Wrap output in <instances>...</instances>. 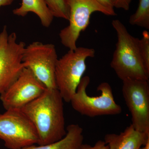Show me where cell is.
I'll list each match as a JSON object with an SVG mask.
<instances>
[{
  "mask_svg": "<svg viewBox=\"0 0 149 149\" xmlns=\"http://www.w3.org/2000/svg\"><path fill=\"white\" fill-rule=\"evenodd\" d=\"M54 17L68 20L69 8L67 0H44Z\"/></svg>",
  "mask_w": 149,
  "mask_h": 149,
  "instance_id": "15",
  "label": "cell"
},
{
  "mask_svg": "<svg viewBox=\"0 0 149 149\" xmlns=\"http://www.w3.org/2000/svg\"><path fill=\"white\" fill-rule=\"evenodd\" d=\"M58 58L53 44L34 42L26 46L22 61L48 89H57L56 65Z\"/></svg>",
  "mask_w": 149,
  "mask_h": 149,
  "instance_id": "8",
  "label": "cell"
},
{
  "mask_svg": "<svg viewBox=\"0 0 149 149\" xmlns=\"http://www.w3.org/2000/svg\"><path fill=\"white\" fill-rule=\"evenodd\" d=\"M122 81L123 95L131 115V124L139 132L149 134V81Z\"/></svg>",
  "mask_w": 149,
  "mask_h": 149,
  "instance_id": "9",
  "label": "cell"
},
{
  "mask_svg": "<svg viewBox=\"0 0 149 149\" xmlns=\"http://www.w3.org/2000/svg\"><path fill=\"white\" fill-rule=\"evenodd\" d=\"M142 38L139 39V48L141 58L144 66L149 72V33L145 30L142 33Z\"/></svg>",
  "mask_w": 149,
  "mask_h": 149,
  "instance_id": "16",
  "label": "cell"
},
{
  "mask_svg": "<svg viewBox=\"0 0 149 149\" xmlns=\"http://www.w3.org/2000/svg\"><path fill=\"white\" fill-rule=\"evenodd\" d=\"M30 12L39 17L44 27H49L53 20L54 17L44 0H22L21 6L13 10L14 14L22 17Z\"/></svg>",
  "mask_w": 149,
  "mask_h": 149,
  "instance_id": "13",
  "label": "cell"
},
{
  "mask_svg": "<svg viewBox=\"0 0 149 149\" xmlns=\"http://www.w3.org/2000/svg\"><path fill=\"white\" fill-rule=\"evenodd\" d=\"M94 49L79 47L58 59L56 65L55 80L57 90L63 101L70 102L86 71V60L94 57Z\"/></svg>",
  "mask_w": 149,
  "mask_h": 149,
  "instance_id": "3",
  "label": "cell"
},
{
  "mask_svg": "<svg viewBox=\"0 0 149 149\" xmlns=\"http://www.w3.org/2000/svg\"><path fill=\"white\" fill-rule=\"evenodd\" d=\"M69 8V24L59 34L63 45L69 50L77 48L76 43L81 32L90 24L91 15L99 12L108 16L116 15L115 11L104 7L96 0H67Z\"/></svg>",
  "mask_w": 149,
  "mask_h": 149,
  "instance_id": "6",
  "label": "cell"
},
{
  "mask_svg": "<svg viewBox=\"0 0 149 149\" xmlns=\"http://www.w3.org/2000/svg\"><path fill=\"white\" fill-rule=\"evenodd\" d=\"M0 139L9 149H21L39 142L35 126L20 109L0 114Z\"/></svg>",
  "mask_w": 149,
  "mask_h": 149,
  "instance_id": "5",
  "label": "cell"
},
{
  "mask_svg": "<svg viewBox=\"0 0 149 149\" xmlns=\"http://www.w3.org/2000/svg\"><path fill=\"white\" fill-rule=\"evenodd\" d=\"M89 76L82 77L70 102L74 110L82 115L90 117L115 115L122 112V108L115 101L112 89L109 83H100L97 90L100 95H88L86 90L90 83Z\"/></svg>",
  "mask_w": 149,
  "mask_h": 149,
  "instance_id": "4",
  "label": "cell"
},
{
  "mask_svg": "<svg viewBox=\"0 0 149 149\" xmlns=\"http://www.w3.org/2000/svg\"><path fill=\"white\" fill-rule=\"evenodd\" d=\"M66 134L61 140L54 143L36 146L32 145L21 149H79L83 144V129L77 124H72L66 128Z\"/></svg>",
  "mask_w": 149,
  "mask_h": 149,
  "instance_id": "12",
  "label": "cell"
},
{
  "mask_svg": "<svg viewBox=\"0 0 149 149\" xmlns=\"http://www.w3.org/2000/svg\"><path fill=\"white\" fill-rule=\"evenodd\" d=\"M63 100L57 89H48L21 109L35 126L42 146L62 139L66 134Z\"/></svg>",
  "mask_w": 149,
  "mask_h": 149,
  "instance_id": "1",
  "label": "cell"
},
{
  "mask_svg": "<svg viewBox=\"0 0 149 149\" xmlns=\"http://www.w3.org/2000/svg\"><path fill=\"white\" fill-rule=\"evenodd\" d=\"M15 32L9 34L6 26L0 32V95L17 79L26 67L22 61L26 47L17 42Z\"/></svg>",
  "mask_w": 149,
  "mask_h": 149,
  "instance_id": "7",
  "label": "cell"
},
{
  "mask_svg": "<svg viewBox=\"0 0 149 149\" xmlns=\"http://www.w3.org/2000/svg\"><path fill=\"white\" fill-rule=\"evenodd\" d=\"M47 89L31 70L25 68L12 85L0 95L6 110L21 109L40 97Z\"/></svg>",
  "mask_w": 149,
  "mask_h": 149,
  "instance_id": "10",
  "label": "cell"
},
{
  "mask_svg": "<svg viewBox=\"0 0 149 149\" xmlns=\"http://www.w3.org/2000/svg\"><path fill=\"white\" fill-rule=\"evenodd\" d=\"M139 149H149V141L147 142L144 145L143 147H141Z\"/></svg>",
  "mask_w": 149,
  "mask_h": 149,
  "instance_id": "21",
  "label": "cell"
},
{
  "mask_svg": "<svg viewBox=\"0 0 149 149\" xmlns=\"http://www.w3.org/2000/svg\"><path fill=\"white\" fill-rule=\"evenodd\" d=\"M104 7L110 10L114 11V8L113 5L111 0H96Z\"/></svg>",
  "mask_w": 149,
  "mask_h": 149,
  "instance_id": "19",
  "label": "cell"
},
{
  "mask_svg": "<svg viewBox=\"0 0 149 149\" xmlns=\"http://www.w3.org/2000/svg\"><path fill=\"white\" fill-rule=\"evenodd\" d=\"M132 1L133 0H111L114 8L122 9L126 11L129 10Z\"/></svg>",
  "mask_w": 149,
  "mask_h": 149,
  "instance_id": "17",
  "label": "cell"
},
{
  "mask_svg": "<svg viewBox=\"0 0 149 149\" xmlns=\"http://www.w3.org/2000/svg\"><path fill=\"white\" fill-rule=\"evenodd\" d=\"M129 22L131 25L149 29V0H139L137 10L130 16Z\"/></svg>",
  "mask_w": 149,
  "mask_h": 149,
  "instance_id": "14",
  "label": "cell"
},
{
  "mask_svg": "<svg viewBox=\"0 0 149 149\" xmlns=\"http://www.w3.org/2000/svg\"><path fill=\"white\" fill-rule=\"evenodd\" d=\"M149 141V134L136 130L132 124L120 134L108 133L104 142L109 149H139Z\"/></svg>",
  "mask_w": 149,
  "mask_h": 149,
  "instance_id": "11",
  "label": "cell"
},
{
  "mask_svg": "<svg viewBox=\"0 0 149 149\" xmlns=\"http://www.w3.org/2000/svg\"><path fill=\"white\" fill-rule=\"evenodd\" d=\"M79 149H109L104 141H98L96 142L94 146H91L88 144H83Z\"/></svg>",
  "mask_w": 149,
  "mask_h": 149,
  "instance_id": "18",
  "label": "cell"
},
{
  "mask_svg": "<svg viewBox=\"0 0 149 149\" xmlns=\"http://www.w3.org/2000/svg\"><path fill=\"white\" fill-rule=\"evenodd\" d=\"M14 1V0H0V7L10 5Z\"/></svg>",
  "mask_w": 149,
  "mask_h": 149,
  "instance_id": "20",
  "label": "cell"
},
{
  "mask_svg": "<svg viewBox=\"0 0 149 149\" xmlns=\"http://www.w3.org/2000/svg\"><path fill=\"white\" fill-rule=\"evenodd\" d=\"M111 24L117 37L110 63L111 68L122 81L129 79L149 81V72L144 66L139 51V38L130 35L119 19H114Z\"/></svg>",
  "mask_w": 149,
  "mask_h": 149,
  "instance_id": "2",
  "label": "cell"
}]
</instances>
